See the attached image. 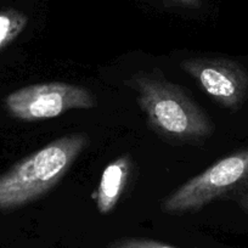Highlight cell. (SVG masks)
I'll return each instance as SVG.
<instances>
[{"instance_id":"6da1fadb","label":"cell","mask_w":248,"mask_h":248,"mask_svg":"<svg viewBox=\"0 0 248 248\" xmlns=\"http://www.w3.org/2000/svg\"><path fill=\"white\" fill-rule=\"evenodd\" d=\"M127 84L137 93L150 129L176 145H196L211 138L214 123L183 88L162 75L139 72Z\"/></svg>"},{"instance_id":"7a4b0ae2","label":"cell","mask_w":248,"mask_h":248,"mask_svg":"<svg viewBox=\"0 0 248 248\" xmlns=\"http://www.w3.org/2000/svg\"><path fill=\"white\" fill-rule=\"evenodd\" d=\"M85 133H72L49 142L0 175V211L14 209L46 195L89 146Z\"/></svg>"},{"instance_id":"3957f363","label":"cell","mask_w":248,"mask_h":248,"mask_svg":"<svg viewBox=\"0 0 248 248\" xmlns=\"http://www.w3.org/2000/svg\"><path fill=\"white\" fill-rule=\"evenodd\" d=\"M248 191V147L219 159L180 185L162 201L164 213H197L220 200H235Z\"/></svg>"},{"instance_id":"277c9868","label":"cell","mask_w":248,"mask_h":248,"mask_svg":"<svg viewBox=\"0 0 248 248\" xmlns=\"http://www.w3.org/2000/svg\"><path fill=\"white\" fill-rule=\"evenodd\" d=\"M96 106V96L89 89L63 82L27 85L9 94L5 99L9 113L25 122L51 119L72 109H89Z\"/></svg>"},{"instance_id":"5b68a950","label":"cell","mask_w":248,"mask_h":248,"mask_svg":"<svg viewBox=\"0 0 248 248\" xmlns=\"http://www.w3.org/2000/svg\"><path fill=\"white\" fill-rule=\"evenodd\" d=\"M180 67L218 106L237 111L248 101V72L238 62L226 57H189Z\"/></svg>"},{"instance_id":"8992f818","label":"cell","mask_w":248,"mask_h":248,"mask_svg":"<svg viewBox=\"0 0 248 248\" xmlns=\"http://www.w3.org/2000/svg\"><path fill=\"white\" fill-rule=\"evenodd\" d=\"M132 169L133 162L129 155H122L102 170L99 186L94 194L100 214L107 216L116 208L127 187Z\"/></svg>"},{"instance_id":"52a82bcc","label":"cell","mask_w":248,"mask_h":248,"mask_svg":"<svg viewBox=\"0 0 248 248\" xmlns=\"http://www.w3.org/2000/svg\"><path fill=\"white\" fill-rule=\"evenodd\" d=\"M27 16L16 10L0 13V50L8 46L26 28Z\"/></svg>"},{"instance_id":"ba28073f","label":"cell","mask_w":248,"mask_h":248,"mask_svg":"<svg viewBox=\"0 0 248 248\" xmlns=\"http://www.w3.org/2000/svg\"><path fill=\"white\" fill-rule=\"evenodd\" d=\"M107 248H178L156 240L140 237H123L111 241Z\"/></svg>"},{"instance_id":"9c48e42d","label":"cell","mask_w":248,"mask_h":248,"mask_svg":"<svg viewBox=\"0 0 248 248\" xmlns=\"http://www.w3.org/2000/svg\"><path fill=\"white\" fill-rule=\"evenodd\" d=\"M233 202H236V203H237V206L240 207V208L242 209L245 213L248 214V191L243 192L242 195H240V196L236 197V199L233 200Z\"/></svg>"},{"instance_id":"30bf717a","label":"cell","mask_w":248,"mask_h":248,"mask_svg":"<svg viewBox=\"0 0 248 248\" xmlns=\"http://www.w3.org/2000/svg\"><path fill=\"white\" fill-rule=\"evenodd\" d=\"M170 1L179 4V5L186 6V8L197 9L201 6V0H170Z\"/></svg>"}]
</instances>
